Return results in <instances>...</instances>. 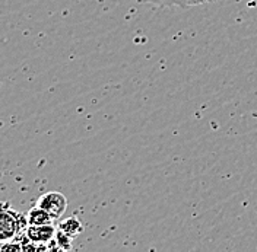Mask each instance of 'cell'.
Masks as SVG:
<instances>
[{
  "instance_id": "cell-3",
  "label": "cell",
  "mask_w": 257,
  "mask_h": 252,
  "mask_svg": "<svg viewBox=\"0 0 257 252\" xmlns=\"http://www.w3.org/2000/svg\"><path fill=\"white\" fill-rule=\"evenodd\" d=\"M57 233V229L50 224H28L25 235L34 243H51Z\"/></svg>"
},
{
  "instance_id": "cell-4",
  "label": "cell",
  "mask_w": 257,
  "mask_h": 252,
  "mask_svg": "<svg viewBox=\"0 0 257 252\" xmlns=\"http://www.w3.org/2000/svg\"><path fill=\"white\" fill-rule=\"evenodd\" d=\"M27 219H28V224H50L54 220V217L48 213L47 210H44L40 205L32 207L27 214Z\"/></svg>"
},
{
  "instance_id": "cell-5",
  "label": "cell",
  "mask_w": 257,
  "mask_h": 252,
  "mask_svg": "<svg viewBox=\"0 0 257 252\" xmlns=\"http://www.w3.org/2000/svg\"><path fill=\"white\" fill-rule=\"evenodd\" d=\"M59 229L64 233H67L69 236L75 237L83 232V224L80 223L78 217H69V219H64V220L60 221Z\"/></svg>"
},
{
  "instance_id": "cell-6",
  "label": "cell",
  "mask_w": 257,
  "mask_h": 252,
  "mask_svg": "<svg viewBox=\"0 0 257 252\" xmlns=\"http://www.w3.org/2000/svg\"><path fill=\"white\" fill-rule=\"evenodd\" d=\"M54 248L57 249H63V251H67L72 248V236H69L67 233L62 232L59 227H57V233L54 236Z\"/></svg>"
},
{
  "instance_id": "cell-2",
  "label": "cell",
  "mask_w": 257,
  "mask_h": 252,
  "mask_svg": "<svg viewBox=\"0 0 257 252\" xmlns=\"http://www.w3.org/2000/svg\"><path fill=\"white\" fill-rule=\"evenodd\" d=\"M37 205L43 207L44 210H47L48 213L54 217L59 219L63 216V213L67 208V200L62 192L57 191H51V192H46L40 197Z\"/></svg>"
},
{
  "instance_id": "cell-1",
  "label": "cell",
  "mask_w": 257,
  "mask_h": 252,
  "mask_svg": "<svg viewBox=\"0 0 257 252\" xmlns=\"http://www.w3.org/2000/svg\"><path fill=\"white\" fill-rule=\"evenodd\" d=\"M25 227H28L27 216H22L8 205H3V211L0 214V240L3 243L15 240Z\"/></svg>"
}]
</instances>
